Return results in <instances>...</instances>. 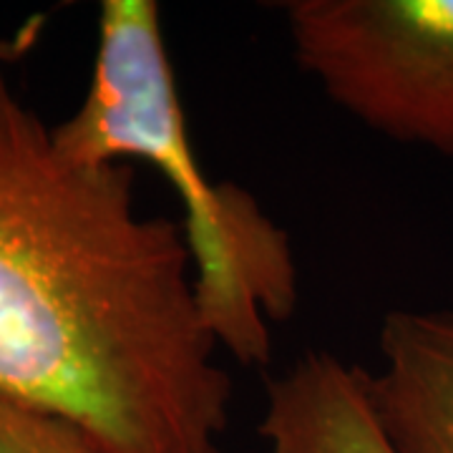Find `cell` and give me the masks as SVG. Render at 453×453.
<instances>
[{
	"label": "cell",
	"mask_w": 453,
	"mask_h": 453,
	"mask_svg": "<svg viewBox=\"0 0 453 453\" xmlns=\"http://www.w3.org/2000/svg\"><path fill=\"white\" fill-rule=\"evenodd\" d=\"M127 162L79 164L0 68V395L113 453H225L232 378L184 229Z\"/></svg>",
	"instance_id": "6da1fadb"
},
{
	"label": "cell",
	"mask_w": 453,
	"mask_h": 453,
	"mask_svg": "<svg viewBox=\"0 0 453 453\" xmlns=\"http://www.w3.org/2000/svg\"><path fill=\"white\" fill-rule=\"evenodd\" d=\"M50 134L79 164L142 159L159 169L184 204L179 225L210 335L244 365H267L270 325L288 320L300 300L290 237L247 189L211 181L196 159L154 0L101 3L86 98Z\"/></svg>",
	"instance_id": "7a4b0ae2"
},
{
	"label": "cell",
	"mask_w": 453,
	"mask_h": 453,
	"mask_svg": "<svg viewBox=\"0 0 453 453\" xmlns=\"http://www.w3.org/2000/svg\"><path fill=\"white\" fill-rule=\"evenodd\" d=\"M297 65L368 129L453 157V0H290Z\"/></svg>",
	"instance_id": "3957f363"
},
{
	"label": "cell",
	"mask_w": 453,
	"mask_h": 453,
	"mask_svg": "<svg viewBox=\"0 0 453 453\" xmlns=\"http://www.w3.org/2000/svg\"><path fill=\"white\" fill-rule=\"evenodd\" d=\"M363 371L372 416L395 453H453V310H393Z\"/></svg>",
	"instance_id": "277c9868"
},
{
	"label": "cell",
	"mask_w": 453,
	"mask_h": 453,
	"mask_svg": "<svg viewBox=\"0 0 453 453\" xmlns=\"http://www.w3.org/2000/svg\"><path fill=\"white\" fill-rule=\"evenodd\" d=\"M267 453H395L372 416L363 368L308 350L267 383Z\"/></svg>",
	"instance_id": "5b68a950"
},
{
	"label": "cell",
	"mask_w": 453,
	"mask_h": 453,
	"mask_svg": "<svg viewBox=\"0 0 453 453\" xmlns=\"http://www.w3.org/2000/svg\"><path fill=\"white\" fill-rule=\"evenodd\" d=\"M0 453H113L79 423L0 395Z\"/></svg>",
	"instance_id": "8992f818"
},
{
	"label": "cell",
	"mask_w": 453,
	"mask_h": 453,
	"mask_svg": "<svg viewBox=\"0 0 453 453\" xmlns=\"http://www.w3.org/2000/svg\"><path fill=\"white\" fill-rule=\"evenodd\" d=\"M46 16H33L26 20L23 28H18L13 38H0V64H13L18 58H23L28 50H33L38 35L43 31Z\"/></svg>",
	"instance_id": "52a82bcc"
}]
</instances>
